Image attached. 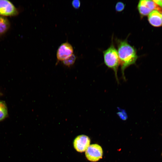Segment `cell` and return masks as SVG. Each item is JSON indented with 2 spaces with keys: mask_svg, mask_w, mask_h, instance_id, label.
<instances>
[{
  "mask_svg": "<svg viewBox=\"0 0 162 162\" xmlns=\"http://www.w3.org/2000/svg\"><path fill=\"white\" fill-rule=\"evenodd\" d=\"M148 19L149 23L153 26L159 27L162 26V14L160 10L152 11L148 15Z\"/></svg>",
  "mask_w": 162,
  "mask_h": 162,
  "instance_id": "obj_8",
  "label": "cell"
},
{
  "mask_svg": "<svg viewBox=\"0 0 162 162\" xmlns=\"http://www.w3.org/2000/svg\"><path fill=\"white\" fill-rule=\"evenodd\" d=\"M116 41L122 77L125 80V70L130 65L135 64L138 56L136 48L128 42L127 39L124 40L117 39Z\"/></svg>",
  "mask_w": 162,
  "mask_h": 162,
  "instance_id": "obj_1",
  "label": "cell"
},
{
  "mask_svg": "<svg viewBox=\"0 0 162 162\" xmlns=\"http://www.w3.org/2000/svg\"><path fill=\"white\" fill-rule=\"evenodd\" d=\"M125 7V4L123 2L119 1L116 3L115 5L116 10L118 12L122 11Z\"/></svg>",
  "mask_w": 162,
  "mask_h": 162,
  "instance_id": "obj_12",
  "label": "cell"
},
{
  "mask_svg": "<svg viewBox=\"0 0 162 162\" xmlns=\"http://www.w3.org/2000/svg\"><path fill=\"white\" fill-rule=\"evenodd\" d=\"M161 155H162V152H161Z\"/></svg>",
  "mask_w": 162,
  "mask_h": 162,
  "instance_id": "obj_15",
  "label": "cell"
},
{
  "mask_svg": "<svg viewBox=\"0 0 162 162\" xmlns=\"http://www.w3.org/2000/svg\"><path fill=\"white\" fill-rule=\"evenodd\" d=\"M124 111H122L118 112V114L119 116L122 119H125L127 117V116L126 113H125Z\"/></svg>",
  "mask_w": 162,
  "mask_h": 162,
  "instance_id": "obj_14",
  "label": "cell"
},
{
  "mask_svg": "<svg viewBox=\"0 0 162 162\" xmlns=\"http://www.w3.org/2000/svg\"><path fill=\"white\" fill-rule=\"evenodd\" d=\"M90 140L89 138L85 135H80L77 136L74 142L75 149L79 152L86 151L90 146Z\"/></svg>",
  "mask_w": 162,
  "mask_h": 162,
  "instance_id": "obj_7",
  "label": "cell"
},
{
  "mask_svg": "<svg viewBox=\"0 0 162 162\" xmlns=\"http://www.w3.org/2000/svg\"><path fill=\"white\" fill-rule=\"evenodd\" d=\"M8 115L7 108L5 102L0 101V121L4 120Z\"/></svg>",
  "mask_w": 162,
  "mask_h": 162,
  "instance_id": "obj_10",
  "label": "cell"
},
{
  "mask_svg": "<svg viewBox=\"0 0 162 162\" xmlns=\"http://www.w3.org/2000/svg\"><path fill=\"white\" fill-rule=\"evenodd\" d=\"M10 26V23L7 18L0 16V37L3 36L7 32Z\"/></svg>",
  "mask_w": 162,
  "mask_h": 162,
  "instance_id": "obj_9",
  "label": "cell"
},
{
  "mask_svg": "<svg viewBox=\"0 0 162 162\" xmlns=\"http://www.w3.org/2000/svg\"><path fill=\"white\" fill-rule=\"evenodd\" d=\"M76 59V56L73 54L70 57L63 61V63L65 66L69 67L74 64Z\"/></svg>",
  "mask_w": 162,
  "mask_h": 162,
  "instance_id": "obj_11",
  "label": "cell"
},
{
  "mask_svg": "<svg viewBox=\"0 0 162 162\" xmlns=\"http://www.w3.org/2000/svg\"><path fill=\"white\" fill-rule=\"evenodd\" d=\"M85 154L88 160L96 162L102 158L103 151L100 145L97 144H93L88 147L86 151Z\"/></svg>",
  "mask_w": 162,
  "mask_h": 162,
  "instance_id": "obj_5",
  "label": "cell"
},
{
  "mask_svg": "<svg viewBox=\"0 0 162 162\" xmlns=\"http://www.w3.org/2000/svg\"><path fill=\"white\" fill-rule=\"evenodd\" d=\"M74 49L71 45L67 42L62 44L58 47L56 57L59 61H63L73 54Z\"/></svg>",
  "mask_w": 162,
  "mask_h": 162,
  "instance_id": "obj_6",
  "label": "cell"
},
{
  "mask_svg": "<svg viewBox=\"0 0 162 162\" xmlns=\"http://www.w3.org/2000/svg\"><path fill=\"white\" fill-rule=\"evenodd\" d=\"M103 54L105 64L113 71L116 80L118 83L117 72L120 65L119 59L117 50L112 41L110 46L103 51Z\"/></svg>",
  "mask_w": 162,
  "mask_h": 162,
  "instance_id": "obj_2",
  "label": "cell"
},
{
  "mask_svg": "<svg viewBox=\"0 0 162 162\" xmlns=\"http://www.w3.org/2000/svg\"><path fill=\"white\" fill-rule=\"evenodd\" d=\"M19 11L11 2L7 0H0V16L6 17L15 16Z\"/></svg>",
  "mask_w": 162,
  "mask_h": 162,
  "instance_id": "obj_4",
  "label": "cell"
},
{
  "mask_svg": "<svg viewBox=\"0 0 162 162\" xmlns=\"http://www.w3.org/2000/svg\"><path fill=\"white\" fill-rule=\"evenodd\" d=\"M161 8H162V6H161Z\"/></svg>",
  "mask_w": 162,
  "mask_h": 162,
  "instance_id": "obj_16",
  "label": "cell"
},
{
  "mask_svg": "<svg viewBox=\"0 0 162 162\" xmlns=\"http://www.w3.org/2000/svg\"><path fill=\"white\" fill-rule=\"evenodd\" d=\"M1 94L0 93V95H1Z\"/></svg>",
  "mask_w": 162,
  "mask_h": 162,
  "instance_id": "obj_17",
  "label": "cell"
},
{
  "mask_svg": "<svg viewBox=\"0 0 162 162\" xmlns=\"http://www.w3.org/2000/svg\"></svg>",
  "mask_w": 162,
  "mask_h": 162,
  "instance_id": "obj_18",
  "label": "cell"
},
{
  "mask_svg": "<svg viewBox=\"0 0 162 162\" xmlns=\"http://www.w3.org/2000/svg\"><path fill=\"white\" fill-rule=\"evenodd\" d=\"M73 6L76 9L79 8L80 5V2L79 0H74L72 2Z\"/></svg>",
  "mask_w": 162,
  "mask_h": 162,
  "instance_id": "obj_13",
  "label": "cell"
},
{
  "mask_svg": "<svg viewBox=\"0 0 162 162\" xmlns=\"http://www.w3.org/2000/svg\"><path fill=\"white\" fill-rule=\"evenodd\" d=\"M137 9L141 17L148 15L154 10H161V8L153 0H140L137 4Z\"/></svg>",
  "mask_w": 162,
  "mask_h": 162,
  "instance_id": "obj_3",
  "label": "cell"
}]
</instances>
